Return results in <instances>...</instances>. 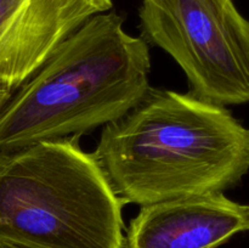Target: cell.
Listing matches in <instances>:
<instances>
[{
    "mask_svg": "<svg viewBox=\"0 0 249 248\" xmlns=\"http://www.w3.org/2000/svg\"><path fill=\"white\" fill-rule=\"evenodd\" d=\"M92 156L123 203L219 194L249 172V129L225 106L152 89L104 126Z\"/></svg>",
    "mask_w": 249,
    "mask_h": 248,
    "instance_id": "cell-1",
    "label": "cell"
},
{
    "mask_svg": "<svg viewBox=\"0 0 249 248\" xmlns=\"http://www.w3.org/2000/svg\"><path fill=\"white\" fill-rule=\"evenodd\" d=\"M102 12L57 46L0 111V152L78 136L118 121L150 91L148 43Z\"/></svg>",
    "mask_w": 249,
    "mask_h": 248,
    "instance_id": "cell-2",
    "label": "cell"
},
{
    "mask_svg": "<svg viewBox=\"0 0 249 248\" xmlns=\"http://www.w3.org/2000/svg\"><path fill=\"white\" fill-rule=\"evenodd\" d=\"M78 136L0 152V241L125 248L121 201Z\"/></svg>",
    "mask_w": 249,
    "mask_h": 248,
    "instance_id": "cell-3",
    "label": "cell"
},
{
    "mask_svg": "<svg viewBox=\"0 0 249 248\" xmlns=\"http://www.w3.org/2000/svg\"><path fill=\"white\" fill-rule=\"evenodd\" d=\"M142 38L184 71L190 94L213 104L249 102V19L233 0H142Z\"/></svg>",
    "mask_w": 249,
    "mask_h": 248,
    "instance_id": "cell-4",
    "label": "cell"
},
{
    "mask_svg": "<svg viewBox=\"0 0 249 248\" xmlns=\"http://www.w3.org/2000/svg\"><path fill=\"white\" fill-rule=\"evenodd\" d=\"M112 0H0V89L14 95Z\"/></svg>",
    "mask_w": 249,
    "mask_h": 248,
    "instance_id": "cell-5",
    "label": "cell"
},
{
    "mask_svg": "<svg viewBox=\"0 0 249 248\" xmlns=\"http://www.w3.org/2000/svg\"><path fill=\"white\" fill-rule=\"evenodd\" d=\"M249 230V206L223 192L142 206L126 228L125 248H218Z\"/></svg>",
    "mask_w": 249,
    "mask_h": 248,
    "instance_id": "cell-6",
    "label": "cell"
},
{
    "mask_svg": "<svg viewBox=\"0 0 249 248\" xmlns=\"http://www.w3.org/2000/svg\"><path fill=\"white\" fill-rule=\"evenodd\" d=\"M0 248H36V247H32V246H28V245H23V243H19V242H15V241L2 240L0 241Z\"/></svg>",
    "mask_w": 249,
    "mask_h": 248,
    "instance_id": "cell-7",
    "label": "cell"
},
{
    "mask_svg": "<svg viewBox=\"0 0 249 248\" xmlns=\"http://www.w3.org/2000/svg\"><path fill=\"white\" fill-rule=\"evenodd\" d=\"M12 96H14V95H12V94H10V92L5 91V90L0 89V111H1L2 107H4L5 105H6L7 102H9V100L11 99Z\"/></svg>",
    "mask_w": 249,
    "mask_h": 248,
    "instance_id": "cell-8",
    "label": "cell"
}]
</instances>
